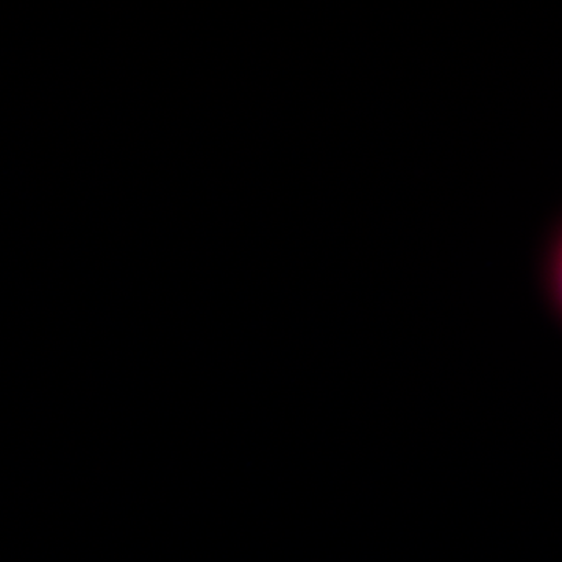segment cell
I'll return each instance as SVG.
<instances>
[{"mask_svg": "<svg viewBox=\"0 0 562 562\" xmlns=\"http://www.w3.org/2000/svg\"><path fill=\"white\" fill-rule=\"evenodd\" d=\"M546 283L554 308L562 317V228L549 251L546 265Z\"/></svg>", "mask_w": 562, "mask_h": 562, "instance_id": "1", "label": "cell"}]
</instances>
